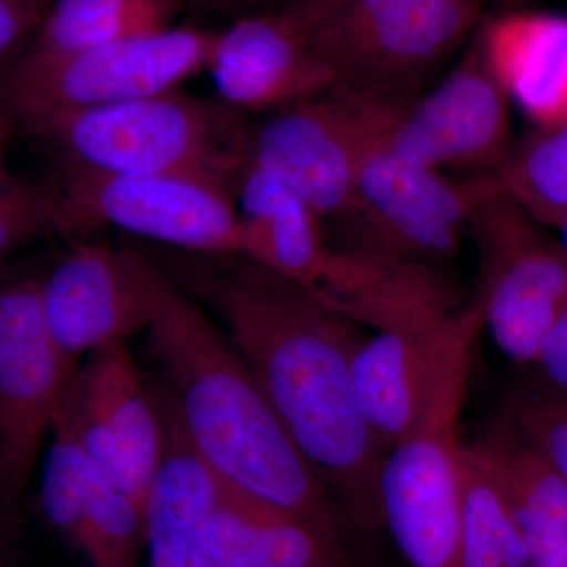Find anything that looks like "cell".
Instances as JSON below:
<instances>
[{"label":"cell","instance_id":"6da1fadb","mask_svg":"<svg viewBox=\"0 0 567 567\" xmlns=\"http://www.w3.org/2000/svg\"><path fill=\"white\" fill-rule=\"evenodd\" d=\"M197 279L227 336L251 369L295 445L349 525L383 528V457L361 412L353 357L361 327L316 289L241 256Z\"/></svg>","mask_w":567,"mask_h":567},{"label":"cell","instance_id":"7a4b0ae2","mask_svg":"<svg viewBox=\"0 0 567 567\" xmlns=\"http://www.w3.org/2000/svg\"><path fill=\"white\" fill-rule=\"evenodd\" d=\"M147 333L183 431L216 477L349 551V522L229 336L181 290Z\"/></svg>","mask_w":567,"mask_h":567},{"label":"cell","instance_id":"3957f363","mask_svg":"<svg viewBox=\"0 0 567 567\" xmlns=\"http://www.w3.org/2000/svg\"><path fill=\"white\" fill-rule=\"evenodd\" d=\"M39 140L102 173L189 175L235 189L248 158L249 128L223 102L178 89L52 122Z\"/></svg>","mask_w":567,"mask_h":567},{"label":"cell","instance_id":"277c9868","mask_svg":"<svg viewBox=\"0 0 567 567\" xmlns=\"http://www.w3.org/2000/svg\"><path fill=\"white\" fill-rule=\"evenodd\" d=\"M336 85L377 99L417 89L475 31L486 0H290Z\"/></svg>","mask_w":567,"mask_h":567},{"label":"cell","instance_id":"5b68a950","mask_svg":"<svg viewBox=\"0 0 567 567\" xmlns=\"http://www.w3.org/2000/svg\"><path fill=\"white\" fill-rule=\"evenodd\" d=\"M213 33L173 25L66 54L24 50L0 71V110L37 137L66 115L174 91L207 69Z\"/></svg>","mask_w":567,"mask_h":567},{"label":"cell","instance_id":"8992f818","mask_svg":"<svg viewBox=\"0 0 567 567\" xmlns=\"http://www.w3.org/2000/svg\"><path fill=\"white\" fill-rule=\"evenodd\" d=\"M466 182L484 327L507 358L535 363L551 328L567 312L566 248L502 188L494 174Z\"/></svg>","mask_w":567,"mask_h":567},{"label":"cell","instance_id":"52a82bcc","mask_svg":"<svg viewBox=\"0 0 567 567\" xmlns=\"http://www.w3.org/2000/svg\"><path fill=\"white\" fill-rule=\"evenodd\" d=\"M54 200L62 229L107 224L145 240L213 257L240 256L230 186L189 175L102 173L58 158Z\"/></svg>","mask_w":567,"mask_h":567},{"label":"cell","instance_id":"ba28073f","mask_svg":"<svg viewBox=\"0 0 567 567\" xmlns=\"http://www.w3.org/2000/svg\"><path fill=\"white\" fill-rule=\"evenodd\" d=\"M406 102L334 85L270 112L249 128V158L292 186L324 223H333L352 200L365 156Z\"/></svg>","mask_w":567,"mask_h":567},{"label":"cell","instance_id":"9c48e42d","mask_svg":"<svg viewBox=\"0 0 567 567\" xmlns=\"http://www.w3.org/2000/svg\"><path fill=\"white\" fill-rule=\"evenodd\" d=\"M386 134L361 164L331 246L445 265L468 230V182L406 162L388 147Z\"/></svg>","mask_w":567,"mask_h":567},{"label":"cell","instance_id":"30bf717a","mask_svg":"<svg viewBox=\"0 0 567 567\" xmlns=\"http://www.w3.org/2000/svg\"><path fill=\"white\" fill-rule=\"evenodd\" d=\"M78 361L52 339L41 275L0 279V499L28 487L61 412Z\"/></svg>","mask_w":567,"mask_h":567},{"label":"cell","instance_id":"8fae6325","mask_svg":"<svg viewBox=\"0 0 567 567\" xmlns=\"http://www.w3.org/2000/svg\"><path fill=\"white\" fill-rule=\"evenodd\" d=\"M466 388L436 395L415 434L388 451L379 477L383 528L409 567H462L458 417Z\"/></svg>","mask_w":567,"mask_h":567},{"label":"cell","instance_id":"7c38bea8","mask_svg":"<svg viewBox=\"0 0 567 567\" xmlns=\"http://www.w3.org/2000/svg\"><path fill=\"white\" fill-rule=\"evenodd\" d=\"M175 290L145 254L106 244H74L41 275L44 319L73 361L151 330Z\"/></svg>","mask_w":567,"mask_h":567},{"label":"cell","instance_id":"4fadbf2b","mask_svg":"<svg viewBox=\"0 0 567 567\" xmlns=\"http://www.w3.org/2000/svg\"><path fill=\"white\" fill-rule=\"evenodd\" d=\"M483 328V306L475 297L432 330L365 336L353 357V382L361 412L385 456L415 434L447 377L472 364Z\"/></svg>","mask_w":567,"mask_h":567},{"label":"cell","instance_id":"5bb4252c","mask_svg":"<svg viewBox=\"0 0 567 567\" xmlns=\"http://www.w3.org/2000/svg\"><path fill=\"white\" fill-rule=\"evenodd\" d=\"M385 141L395 155L429 169H499L514 147L509 99L477 37L439 87L405 103Z\"/></svg>","mask_w":567,"mask_h":567},{"label":"cell","instance_id":"9a60e30c","mask_svg":"<svg viewBox=\"0 0 567 567\" xmlns=\"http://www.w3.org/2000/svg\"><path fill=\"white\" fill-rule=\"evenodd\" d=\"M62 410L89 456L144 507L163 456L164 421L126 342L87 354Z\"/></svg>","mask_w":567,"mask_h":567},{"label":"cell","instance_id":"2e32d148","mask_svg":"<svg viewBox=\"0 0 567 567\" xmlns=\"http://www.w3.org/2000/svg\"><path fill=\"white\" fill-rule=\"evenodd\" d=\"M219 102L238 112H275L334 87L309 47L308 29L287 0L213 33L207 69Z\"/></svg>","mask_w":567,"mask_h":567},{"label":"cell","instance_id":"e0dca14e","mask_svg":"<svg viewBox=\"0 0 567 567\" xmlns=\"http://www.w3.org/2000/svg\"><path fill=\"white\" fill-rule=\"evenodd\" d=\"M41 470V509L89 567H140L144 507L96 464L63 410Z\"/></svg>","mask_w":567,"mask_h":567},{"label":"cell","instance_id":"ac0fdd59","mask_svg":"<svg viewBox=\"0 0 567 567\" xmlns=\"http://www.w3.org/2000/svg\"><path fill=\"white\" fill-rule=\"evenodd\" d=\"M316 290L336 311L375 334L432 330L470 301L443 265L338 248Z\"/></svg>","mask_w":567,"mask_h":567},{"label":"cell","instance_id":"d6986e66","mask_svg":"<svg viewBox=\"0 0 567 567\" xmlns=\"http://www.w3.org/2000/svg\"><path fill=\"white\" fill-rule=\"evenodd\" d=\"M164 450L144 506L152 567H219L208 539V518L219 480L183 431L169 391L158 393Z\"/></svg>","mask_w":567,"mask_h":567},{"label":"cell","instance_id":"ffe728a7","mask_svg":"<svg viewBox=\"0 0 567 567\" xmlns=\"http://www.w3.org/2000/svg\"><path fill=\"white\" fill-rule=\"evenodd\" d=\"M234 194L240 256L316 289L333 252L322 216L292 186L252 162L249 153Z\"/></svg>","mask_w":567,"mask_h":567},{"label":"cell","instance_id":"44dd1931","mask_svg":"<svg viewBox=\"0 0 567 567\" xmlns=\"http://www.w3.org/2000/svg\"><path fill=\"white\" fill-rule=\"evenodd\" d=\"M505 496L529 563L543 565L567 543V481L546 454L503 413L465 445Z\"/></svg>","mask_w":567,"mask_h":567},{"label":"cell","instance_id":"7402d4cb","mask_svg":"<svg viewBox=\"0 0 567 567\" xmlns=\"http://www.w3.org/2000/svg\"><path fill=\"white\" fill-rule=\"evenodd\" d=\"M477 39L507 99L539 128L567 117V18L506 14L487 22Z\"/></svg>","mask_w":567,"mask_h":567},{"label":"cell","instance_id":"603a6c76","mask_svg":"<svg viewBox=\"0 0 567 567\" xmlns=\"http://www.w3.org/2000/svg\"><path fill=\"white\" fill-rule=\"evenodd\" d=\"M177 0H52L25 51L66 54L173 28Z\"/></svg>","mask_w":567,"mask_h":567},{"label":"cell","instance_id":"cb8c5ba5","mask_svg":"<svg viewBox=\"0 0 567 567\" xmlns=\"http://www.w3.org/2000/svg\"><path fill=\"white\" fill-rule=\"evenodd\" d=\"M462 567H529V554L505 496L462 443Z\"/></svg>","mask_w":567,"mask_h":567},{"label":"cell","instance_id":"d4e9b609","mask_svg":"<svg viewBox=\"0 0 567 567\" xmlns=\"http://www.w3.org/2000/svg\"><path fill=\"white\" fill-rule=\"evenodd\" d=\"M494 175L537 223L558 229L567 216V117L514 145Z\"/></svg>","mask_w":567,"mask_h":567},{"label":"cell","instance_id":"484cf974","mask_svg":"<svg viewBox=\"0 0 567 567\" xmlns=\"http://www.w3.org/2000/svg\"><path fill=\"white\" fill-rule=\"evenodd\" d=\"M240 495L252 518L256 567H353L349 551L328 543L305 522Z\"/></svg>","mask_w":567,"mask_h":567},{"label":"cell","instance_id":"4316f807","mask_svg":"<svg viewBox=\"0 0 567 567\" xmlns=\"http://www.w3.org/2000/svg\"><path fill=\"white\" fill-rule=\"evenodd\" d=\"M55 229L62 221L54 197L11 177L0 181V262Z\"/></svg>","mask_w":567,"mask_h":567},{"label":"cell","instance_id":"83f0119b","mask_svg":"<svg viewBox=\"0 0 567 567\" xmlns=\"http://www.w3.org/2000/svg\"><path fill=\"white\" fill-rule=\"evenodd\" d=\"M505 413L567 481V395L518 391L507 401Z\"/></svg>","mask_w":567,"mask_h":567},{"label":"cell","instance_id":"f1b7e54d","mask_svg":"<svg viewBox=\"0 0 567 567\" xmlns=\"http://www.w3.org/2000/svg\"><path fill=\"white\" fill-rule=\"evenodd\" d=\"M52 0H0V61L31 41Z\"/></svg>","mask_w":567,"mask_h":567},{"label":"cell","instance_id":"f546056e","mask_svg":"<svg viewBox=\"0 0 567 567\" xmlns=\"http://www.w3.org/2000/svg\"><path fill=\"white\" fill-rule=\"evenodd\" d=\"M548 390L567 395V312L551 328L535 363Z\"/></svg>","mask_w":567,"mask_h":567},{"label":"cell","instance_id":"4dcf8cb0","mask_svg":"<svg viewBox=\"0 0 567 567\" xmlns=\"http://www.w3.org/2000/svg\"><path fill=\"white\" fill-rule=\"evenodd\" d=\"M13 126L10 125L9 118L6 117L2 110H0V181L10 177L7 173V141H9L10 130Z\"/></svg>","mask_w":567,"mask_h":567},{"label":"cell","instance_id":"1f68e13d","mask_svg":"<svg viewBox=\"0 0 567 567\" xmlns=\"http://www.w3.org/2000/svg\"><path fill=\"white\" fill-rule=\"evenodd\" d=\"M536 567H567V543L555 551L550 558L546 559L543 565Z\"/></svg>","mask_w":567,"mask_h":567},{"label":"cell","instance_id":"d6a6232c","mask_svg":"<svg viewBox=\"0 0 567 567\" xmlns=\"http://www.w3.org/2000/svg\"><path fill=\"white\" fill-rule=\"evenodd\" d=\"M559 234H561V238H559V241H561L563 246H565L567 251V216L565 219H563L561 224L558 226Z\"/></svg>","mask_w":567,"mask_h":567},{"label":"cell","instance_id":"836d02e7","mask_svg":"<svg viewBox=\"0 0 567 567\" xmlns=\"http://www.w3.org/2000/svg\"><path fill=\"white\" fill-rule=\"evenodd\" d=\"M216 7H233L237 3H246V0H210Z\"/></svg>","mask_w":567,"mask_h":567},{"label":"cell","instance_id":"e575fe53","mask_svg":"<svg viewBox=\"0 0 567 567\" xmlns=\"http://www.w3.org/2000/svg\"><path fill=\"white\" fill-rule=\"evenodd\" d=\"M276 2V0H246L249 6H267V3Z\"/></svg>","mask_w":567,"mask_h":567},{"label":"cell","instance_id":"d590c367","mask_svg":"<svg viewBox=\"0 0 567 567\" xmlns=\"http://www.w3.org/2000/svg\"><path fill=\"white\" fill-rule=\"evenodd\" d=\"M0 567H7L6 555H3L2 546H0Z\"/></svg>","mask_w":567,"mask_h":567}]
</instances>
